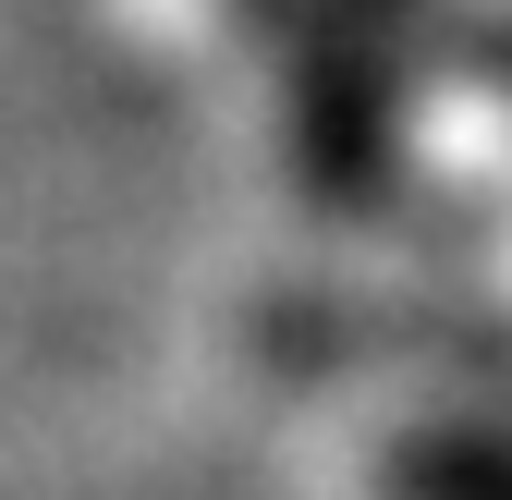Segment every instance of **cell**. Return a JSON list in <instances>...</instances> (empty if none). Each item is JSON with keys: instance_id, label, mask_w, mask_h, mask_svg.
<instances>
[{"instance_id": "obj_2", "label": "cell", "mask_w": 512, "mask_h": 500, "mask_svg": "<svg viewBox=\"0 0 512 500\" xmlns=\"http://www.w3.org/2000/svg\"><path fill=\"white\" fill-rule=\"evenodd\" d=\"M378 500H512V415L452 403L378 440Z\"/></svg>"}, {"instance_id": "obj_1", "label": "cell", "mask_w": 512, "mask_h": 500, "mask_svg": "<svg viewBox=\"0 0 512 500\" xmlns=\"http://www.w3.org/2000/svg\"><path fill=\"white\" fill-rule=\"evenodd\" d=\"M305 220H366L403 171V49L354 0H110Z\"/></svg>"}]
</instances>
